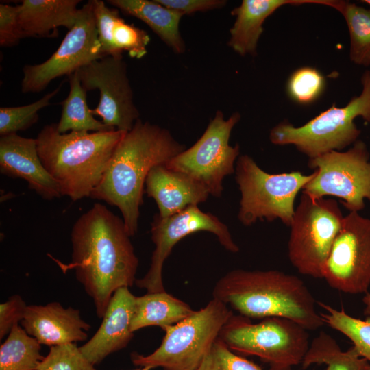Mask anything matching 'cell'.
Returning a JSON list of instances; mask_svg holds the SVG:
<instances>
[{"mask_svg":"<svg viewBox=\"0 0 370 370\" xmlns=\"http://www.w3.org/2000/svg\"><path fill=\"white\" fill-rule=\"evenodd\" d=\"M71 262L77 281L92 299L97 317H103L114 293L131 287L136 280L138 259L122 219L106 206L95 203L82 214L71 231Z\"/></svg>","mask_w":370,"mask_h":370,"instance_id":"6da1fadb","label":"cell"},{"mask_svg":"<svg viewBox=\"0 0 370 370\" xmlns=\"http://www.w3.org/2000/svg\"><path fill=\"white\" fill-rule=\"evenodd\" d=\"M184 149L186 146L168 130L138 119L116 145L90 197L118 208L127 234L134 236L149 171L157 165L166 164Z\"/></svg>","mask_w":370,"mask_h":370,"instance_id":"7a4b0ae2","label":"cell"},{"mask_svg":"<svg viewBox=\"0 0 370 370\" xmlns=\"http://www.w3.org/2000/svg\"><path fill=\"white\" fill-rule=\"evenodd\" d=\"M212 297L249 319L283 317L307 330L325 325L304 282L283 271H231L217 281Z\"/></svg>","mask_w":370,"mask_h":370,"instance_id":"3957f363","label":"cell"},{"mask_svg":"<svg viewBox=\"0 0 370 370\" xmlns=\"http://www.w3.org/2000/svg\"><path fill=\"white\" fill-rule=\"evenodd\" d=\"M125 132L60 133L56 123L45 125L36 138L38 152L43 166L58 183L62 196L73 201L90 197Z\"/></svg>","mask_w":370,"mask_h":370,"instance_id":"277c9868","label":"cell"},{"mask_svg":"<svg viewBox=\"0 0 370 370\" xmlns=\"http://www.w3.org/2000/svg\"><path fill=\"white\" fill-rule=\"evenodd\" d=\"M362 90L343 107L332 104L301 126L284 121L270 131L275 145H293L309 159L332 151H342L358 140L361 130L354 120L361 117L370 123V70L361 77Z\"/></svg>","mask_w":370,"mask_h":370,"instance_id":"5b68a950","label":"cell"},{"mask_svg":"<svg viewBox=\"0 0 370 370\" xmlns=\"http://www.w3.org/2000/svg\"><path fill=\"white\" fill-rule=\"evenodd\" d=\"M308 330L288 319L273 317L253 323L233 314L219 339L236 354L258 357L269 370H293L301 365L310 346Z\"/></svg>","mask_w":370,"mask_h":370,"instance_id":"8992f818","label":"cell"},{"mask_svg":"<svg viewBox=\"0 0 370 370\" xmlns=\"http://www.w3.org/2000/svg\"><path fill=\"white\" fill-rule=\"evenodd\" d=\"M233 314L228 306L212 298L202 308L166 328L165 335L153 352L147 356L133 352L132 362L141 367L196 370Z\"/></svg>","mask_w":370,"mask_h":370,"instance_id":"52a82bcc","label":"cell"},{"mask_svg":"<svg viewBox=\"0 0 370 370\" xmlns=\"http://www.w3.org/2000/svg\"><path fill=\"white\" fill-rule=\"evenodd\" d=\"M235 174L241 193L238 219L245 226L258 220H280L289 226L297 194L315 175L314 171L270 173L246 154L238 157Z\"/></svg>","mask_w":370,"mask_h":370,"instance_id":"ba28073f","label":"cell"},{"mask_svg":"<svg viewBox=\"0 0 370 370\" xmlns=\"http://www.w3.org/2000/svg\"><path fill=\"white\" fill-rule=\"evenodd\" d=\"M344 216L336 201L302 193L291 222L288 257L302 275L323 279V269Z\"/></svg>","mask_w":370,"mask_h":370,"instance_id":"9c48e42d","label":"cell"},{"mask_svg":"<svg viewBox=\"0 0 370 370\" xmlns=\"http://www.w3.org/2000/svg\"><path fill=\"white\" fill-rule=\"evenodd\" d=\"M315 175L302 193L316 198L333 196L349 212H359L370 201V154L358 140L347 151H332L308 160Z\"/></svg>","mask_w":370,"mask_h":370,"instance_id":"30bf717a","label":"cell"},{"mask_svg":"<svg viewBox=\"0 0 370 370\" xmlns=\"http://www.w3.org/2000/svg\"><path fill=\"white\" fill-rule=\"evenodd\" d=\"M241 120L236 112L225 119L217 111L205 132L190 148L172 158L166 166L190 176L208 191L219 197L223 191L224 178L235 173V162L240 156L238 145H230L231 132Z\"/></svg>","mask_w":370,"mask_h":370,"instance_id":"8fae6325","label":"cell"},{"mask_svg":"<svg viewBox=\"0 0 370 370\" xmlns=\"http://www.w3.org/2000/svg\"><path fill=\"white\" fill-rule=\"evenodd\" d=\"M214 234L228 251L236 253L240 248L233 240L227 226L217 217L204 212L197 206H190L167 217L156 214L151 224V240L155 245L147 273L136 279L135 284L147 293L165 291L162 280L163 265L173 247L184 237L197 232Z\"/></svg>","mask_w":370,"mask_h":370,"instance_id":"7c38bea8","label":"cell"},{"mask_svg":"<svg viewBox=\"0 0 370 370\" xmlns=\"http://www.w3.org/2000/svg\"><path fill=\"white\" fill-rule=\"evenodd\" d=\"M103 57L90 0L79 9L75 25L55 52L42 63L23 67L21 91L41 92L56 78L69 76Z\"/></svg>","mask_w":370,"mask_h":370,"instance_id":"4fadbf2b","label":"cell"},{"mask_svg":"<svg viewBox=\"0 0 370 370\" xmlns=\"http://www.w3.org/2000/svg\"><path fill=\"white\" fill-rule=\"evenodd\" d=\"M332 288L366 294L370 286V218L358 212L344 217L323 269Z\"/></svg>","mask_w":370,"mask_h":370,"instance_id":"5bb4252c","label":"cell"},{"mask_svg":"<svg viewBox=\"0 0 370 370\" xmlns=\"http://www.w3.org/2000/svg\"><path fill=\"white\" fill-rule=\"evenodd\" d=\"M79 79L88 92L97 89L99 101L92 109L104 125L112 130L128 132L140 119L133 100V91L123 56H106L80 68Z\"/></svg>","mask_w":370,"mask_h":370,"instance_id":"9a60e30c","label":"cell"},{"mask_svg":"<svg viewBox=\"0 0 370 370\" xmlns=\"http://www.w3.org/2000/svg\"><path fill=\"white\" fill-rule=\"evenodd\" d=\"M0 172L14 178H21L46 200L62 196L58 183L46 170L40 159L36 139L18 134L0 138Z\"/></svg>","mask_w":370,"mask_h":370,"instance_id":"2e32d148","label":"cell"},{"mask_svg":"<svg viewBox=\"0 0 370 370\" xmlns=\"http://www.w3.org/2000/svg\"><path fill=\"white\" fill-rule=\"evenodd\" d=\"M135 299L129 287L118 288L110 299L99 329L79 347L84 357L93 365L125 348L133 338L131 321Z\"/></svg>","mask_w":370,"mask_h":370,"instance_id":"e0dca14e","label":"cell"},{"mask_svg":"<svg viewBox=\"0 0 370 370\" xmlns=\"http://www.w3.org/2000/svg\"><path fill=\"white\" fill-rule=\"evenodd\" d=\"M21 326L40 344L50 347L84 341L90 328L79 310L57 301L27 306Z\"/></svg>","mask_w":370,"mask_h":370,"instance_id":"ac0fdd59","label":"cell"},{"mask_svg":"<svg viewBox=\"0 0 370 370\" xmlns=\"http://www.w3.org/2000/svg\"><path fill=\"white\" fill-rule=\"evenodd\" d=\"M339 3L338 0H243L231 12L236 19L230 30L227 45L240 56H255L265 20L281 7L316 4L336 10Z\"/></svg>","mask_w":370,"mask_h":370,"instance_id":"d6986e66","label":"cell"},{"mask_svg":"<svg viewBox=\"0 0 370 370\" xmlns=\"http://www.w3.org/2000/svg\"><path fill=\"white\" fill-rule=\"evenodd\" d=\"M145 193L153 198L161 217L176 214L188 206L205 202L210 194L200 183L166 164L157 165L149 171Z\"/></svg>","mask_w":370,"mask_h":370,"instance_id":"ffe728a7","label":"cell"},{"mask_svg":"<svg viewBox=\"0 0 370 370\" xmlns=\"http://www.w3.org/2000/svg\"><path fill=\"white\" fill-rule=\"evenodd\" d=\"M92 1L102 56H123L127 52L132 58H143L150 42L147 32L126 23L118 9L108 7L103 1Z\"/></svg>","mask_w":370,"mask_h":370,"instance_id":"44dd1931","label":"cell"},{"mask_svg":"<svg viewBox=\"0 0 370 370\" xmlns=\"http://www.w3.org/2000/svg\"><path fill=\"white\" fill-rule=\"evenodd\" d=\"M79 0H23L18 5L25 37H53L57 28L71 29L76 22Z\"/></svg>","mask_w":370,"mask_h":370,"instance_id":"7402d4cb","label":"cell"},{"mask_svg":"<svg viewBox=\"0 0 370 370\" xmlns=\"http://www.w3.org/2000/svg\"><path fill=\"white\" fill-rule=\"evenodd\" d=\"M107 2L125 14L146 23L175 53L185 51V43L180 32L183 16L158 3L149 0H108Z\"/></svg>","mask_w":370,"mask_h":370,"instance_id":"603a6c76","label":"cell"},{"mask_svg":"<svg viewBox=\"0 0 370 370\" xmlns=\"http://www.w3.org/2000/svg\"><path fill=\"white\" fill-rule=\"evenodd\" d=\"M194 311L188 304L166 291L147 293L136 296L131 330L134 332L153 325L164 330L184 320Z\"/></svg>","mask_w":370,"mask_h":370,"instance_id":"cb8c5ba5","label":"cell"},{"mask_svg":"<svg viewBox=\"0 0 370 370\" xmlns=\"http://www.w3.org/2000/svg\"><path fill=\"white\" fill-rule=\"evenodd\" d=\"M314 365H323L325 370H370V363L353 346L343 350L336 341L324 331H321L310 343L301 367L306 369Z\"/></svg>","mask_w":370,"mask_h":370,"instance_id":"d4e9b609","label":"cell"},{"mask_svg":"<svg viewBox=\"0 0 370 370\" xmlns=\"http://www.w3.org/2000/svg\"><path fill=\"white\" fill-rule=\"evenodd\" d=\"M69 92L60 103L62 114L56 123L60 133L69 132H104L112 130L95 118L87 103L86 91L83 88L75 71L68 76Z\"/></svg>","mask_w":370,"mask_h":370,"instance_id":"484cf974","label":"cell"},{"mask_svg":"<svg viewBox=\"0 0 370 370\" xmlns=\"http://www.w3.org/2000/svg\"><path fill=\"white\" fill-rule=\"evenodd\" d=\"M41 344L16 324L0 347V370H36L44 359Z\"/></svg>","mask_w":370,"mask_h":370,"instance_id":"4316f807","label":"cell"},{"mask_svg":"<svg viewBox=\"0 0 370 370\" xmlns=\"http://www.w3.org/2000/svg\"><path fill=\"white\" fill-rule=\"evenodd\" d=\"M349 32V57L358 66H370V9L349 1H342L338 11Z\"/></svg>","mask_w":370,"mask_h":370,"instance_id":"83f0119b","label":"cell"},{"mask_svg":"<svg viewBox=\"0 0 370 370\" xmlns=\"http://www.w3.org/2000/svg\"><path fill=\"white\" fill-rule=\"evenodd\" d=\"M325 324L345 336L359 355L370 363V317L360 319L348 314L343 308L336 309L317 301Z\"/></svg>","mask_w":370,"mask_h":370,"instance_id":"f1b7e54d","label":"cell"},{"mask_svg":"<svg viewBox=\"0 0 370 370\" xmlns=\"http://www.w3.org/2000/svg\"><path fill=\"white\" fill-rule=\"evenodd\" d=\"M62 84L40 99L21 106L0 108V135L17 134L35 124L38 120V112L50 105L51 99L59 92Z\"/></svg>","mask_w":370,"mask_h":370,"instance_id":"f546056e","label":"cell"},{"mask_svg":"<svg viewBox=\"0 0 370 370\" xmlns=\"http://www.w3.org/2000/svg\"><path fill=\"white\" fill-rule=\"evenodd\" d=\"M325 85V78L317 69L302 66L290 75L286 88L288 96L294 102L310 105L322 95Z\"/></svg>","mask_w":370,"mask_h":370,"instance_id":"4dcf8cb0","label":"cell"},{"mask_svg":"<svg viewBox=\"0 0 370 370\" xmlns=\"http://www.w3.org/2000/svg\"><path fill=\"white\" fill-rule=\"evenodd\" d=\"M75 343L50 347L36 370H96Z\"/></svg>","mask_w":370,"mask_h":370,"instance_id":"1f68e13d","label":"cell"},{"mask_svg":"<svg viewBox=\"0 0 370 370\" xmlns=\"http://www.w3.org/2000/svg\"><path fill=\"white\" fill-rule=\"evenodd\" d=\"M196 370L262 369L257 364L232 351L218 337Z\"/></svg>","mask_w":370,"mask_h":370,"instance_id":"d6a6232c","label":"cell"},{"mask_svg":"<svg viewBox=\"0 0 370 370\" xmlns=\"http://www.w3.org/2000/svg\"><path fill=\"white\" fill-rule=\"evenodd\" d=\"M25 38L19 21L18 5L0 4V45L11 47Z\"/></svg>","mask_w":370,"mask_h":370,"instance_id":"836d02e7","label":"cell"},{"mask_svg":"<svg viewBox=\"0 0 370 370\" xmlns=\"http://www.w3.org/2000/svg\"><path fill=\"white\" fill-rule=\"evenodd\" d=\"M27 305L19 295H14L0 304V339L8 334L14 325L22 321Z\"/></svg>","mask_w":370,"mask_h":370,"instance_id":"e575fe53","label":"cell"},{"mask_svg":"<svg viewBox=\"0 0 370 370\" xmlns=\"http://www.w3.org/2000/svg\"><path fill=\"white\" fill-rule=\"evenodd\" d=\"M182 16L196 12H206L224 7V0H154Z\"/></svg>","mask_w":370,"mask_h":370,"instance_id":"d590c367","label":"cell"},{"mask_svg":"<svg viewBox=\"0 0 370 370\" xmlns=\"http://www.w3.org/2000/svg\"><path fill=\"white\" fill-rule=\"evenodd\" d=\"M362 303L364 304L363 313L367 317H370V293L365 294L362 298Z\"/></svg>","mask_w":370,"mask_h":370,"instance_id":"8d00e7d4","label":"cell"},{"mask_svg":"<svg viewBox=\"0 0 370 370\" xmlns=\"http://www.w3.org/2000/svg\"><path fill=\"white\" fill-rule=\"evenodd\" d=\"M152 368L150 367H143L140 369H134V370H151Z\"/></svg>","mask_w":370,"mask_h":370,"instance_id":"74e56055","label":"cell"},{"mask_svg":"<svg viewBox=\"0 0 370 370\" xmlns=\"http://www.w3.org/2000/svg\"><path fill=\"white\" fill-rule=\"evenodd\" d=\"M362 3H365V4L368 5L370 7V0H362L360 1Z\"/></svg>","mask_w":370,"mask_h":370,"instance_id":"f35d334b","label":"cell"},{"mask_svg":"<svg viewBox=\"0 0 370 370\" xmlns=\"http://www.w3.org/2000/svg\"><path fill=\"white\" fill-rule=\"evenodd\" d=\"M369 154H370V153H369Z\"/></svg>","mask_w":370,"mask_h":370,"instance_id":"ab89813d","label":"cell"}]
</instances>
